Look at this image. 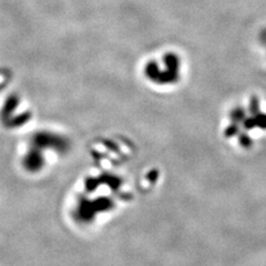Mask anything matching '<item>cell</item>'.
<instances>
[{"label": "cell", "instance_id": "6da1fadb", "mask_svg": "<svg viewBox=\"0 0 266 266\" xmlns=\"http://www.w3.org/2000/svg\"><path fill=\"white\" fill-rule=\"evenodd\" d=\"M181 73V60L178 55L168 52L163 57L162 64L157 61H149L144 68V75L151 82L166 86V84L177 83Z\"/></svg>", "mask_w": 266, "mask_h": 266}, {"label": "cell", "instance_id": "7a4b0ae2", "mask_svg": "<svg viewBox=\"0 0 266 266\" xmlns=\"http://www.w3.org/2000/svg\"><path fill=\"white\" fill-rule=\"evenodd\" d=\"M250 115L251 117L245 116L244 120L242 121L243 128L248 131L255 128L266 130V113L261 112L258 99L256 98H253L250 103Z\"/></svg>", "mask_w": 266, "mask_h": 266}, {"label": "cell", "instance_id": "3957f363", "mask_svg": "<svg viewBox=\"0 0 266 266\" xmlns=\"http://www.w3.org/2000/svg\"><path fill=\"white\" fill-rule=\"evenodd\" d=\"M239 142L243 146V148H250L252 145V139L250 138V135L244 133V132H240L239 133Z\"/></svg>", "mask_w": 266, "mask_h": 266}, {"label": "cell", "instance_id": "277c9868", "mask_svg": "<svg viewBox=\"0 0 266 266\" xmlns=\"http://www.w3.org/2000/svg\"><path fill=\"white\" fill-rule=\"evenodd\" d=\"M239 133H240V126H237L235 123L230 124L228 129L225 130V137L228 138H233Z\"/></svg>", "mask_w": 266, "mask_h": 266}, {"label": "cell", "instance_id": "5b68a950", "mask_svg": "<svg viewBox=\"0 0 266 266\" xmlns=\"http://www.w3.org/2000/svg\"><path fill=\"white\" fill-rule=\"evenodd\" d=\"M159 177V172L156 171V170H153V171H151L148 175V180L151 181V182H154V181Z\"/></svg>", "mask_w": 266, "mask_h": 266}]
</instances>
